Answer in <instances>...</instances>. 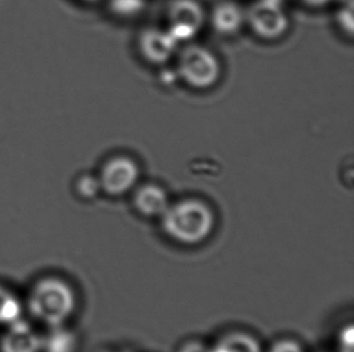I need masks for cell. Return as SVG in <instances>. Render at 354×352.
I'll list each match as a JSON object with an SVG mask.
<instances>
[{"mask_svg":"<svg viewBox=\"0 0 354 352\" xmlns=\"http://www.w3.org/2000/svg\"><path fill=\"white\" fill-rule=\"evenodd\" d=\"M115 352H129V351H115Z\"/></svg>","mask_w":354,"mask_h":352,"instance_id":"obj_22","label":"cell"},{"mask_svg":"<svg viewBox=\"0 0 354 352\" xmlns=\"http://www.w3.org/2000/svg\"><path fill=\"white\" fill-rule=\"evenodd\" d=\"M304 4L310 5V6H315V8H321V6H326V5H330L336 1L340 0H301Z\"/></svg>","mask_w":354,"mask_h":352,"instance_id":"obj_20","label":"cell"},{"mask_svg":"<svg viewBox=\"0 0 354 352\" xmlns=\"http://www.w3.org/2000/svg\"><path fill=\"white\" fill-rule=\"evenodd\" d=\"M168 30L178 43L194 38L205 23V11L196 0H173L167 10Z\"/></svg>","mask_w":354,"mask_h":352,"instance_id":"obj_5","label":"cell"},{"mask_svg":"<svg viewBox=\"0 0 354 352\" xmlns=\"http://www.w3.org/2000/svg\"><path fill=\"white\" fill-rule=\"evenodd\" d=\"M143 57L153 64H165L177 52L179 43L168 29L148 28L138 40Z\"/></svg>","mask_w":354,"mask_h":352,"instance_id":"obj_7","label":"cell"},{"mask_svg":"<svg viewBox=\"0 0 354 352\" xmlns=\"http://www.w3.org/2000/svg\"><path fill=\"white\" fill-rule=\"evenodd\" d=\"M268 352H305V350L295 339L283 338L274 342Z\"/></svg>","mask_w":354,"mask_h":352,"instance_id":"obj_17","label":"cell"},{"mask_svg":"<svg viewBox=\"0 0 354 352\" xmlns=\"http://www.w3.org/2000/svg\"><path fill=\"white\" fill-rule=\"evenodd\" d=\"M216 215L200 199H184L171 204L161 216L163 232L182 245H198L211 237L216 228Z\"/></svg>","mask_w":354,"mask_h":352,"instance_id":"obj_1","label":"cell"},{"mask_svg":"<svg viewBox=\"0 0 354 352\" xmlns=\"http://www.w3.org/2000/svg\"><path fill=\"white\" fill-rule=\"evenodd\" d=\"M336 346V352H354L353 324H347L341 329Z\"/></svg>","mask_w":354,"mask_h":352,"instance_id":"obj_16","label":"cell"},{"mask_svg":"<svg viewBox=\"0 0 354 352\" xmlns=\"http://www.w3.org/2000/svg\"><path fill=\"white\" fill-rule=\"evenodd\" d=\"M178 72L183 81L192 88L207 90L221 79V63L209 48L194 43L183 48Z\"/></svg>","mask_w":354,"mask_h":352,"instance_id":"obj_3","label":"cell"},{"mask_svg":"<svg viewBox=\"0 0 354 352\" xmlns=\"http://www.w3.org/2000/svg\"><path fill=\"white\" fill-rule=\"evenodd\" d=\"M77 195L84 199H93L102 192L101 184L98 177L93 176H82L77 184Z\"/></svg>","mask_w":354,"mask_h":352,"instance_id":"obj_14","label":"cell"},{"mask_svg":"<svg viewBox=\"0 0 354 352\" xmlns=\"http://www.w3.org/2000/svg\"><path fill=\"white\" fill-rule=\"evenodd\" d=\"M134 209L144 217L161 219L171 205L167 192L153 184L144 185L136 190L133 195Z\"/></svg>","mask_w":354,"mask_h":352,"instance_id":"obj_9","label":"cell"},{"mask_svg":"<svg viewBox=\"0 0 354 352\" xmlns=\"http://www.w3.org/2000/svg\"><path fill=\"white\" fill-rule=\"evenodd\" d=\"M111 8L119 16H134L144 8V0H111Z\"/></svg>","mask_w":354,"mask_h":352,"instance_id":"obj_15","label":"cell"},{"mask_svg":"<svg viewBox=\"0 0 354 352\" xmlns=\"http://www.w3.org/2000/svg\"><path fill=\"white\" fill-rule=\"evenodd\" d=\"M24 304L14 292L0 286V326H9L22 319Z\"/></svg>","mask_w":354,"mask_h":352,"instance_id":"obj_13","label":"cell"},{"mask_svg":"<svg viewBox=\"0 0 354 352\" xmlns=\"http://www.w3.org/2000/svg\"><path fill=\"white\" fill-rule=\"evenodd\" d=\"M250 28L259 38L276 40L283 37L289 27V19L281 0H258L245 14Z\"/></svg>","mask_w":354,"mask_h":352,"instance_id":"obj_4","label":"cell"},{"mask_svg":"<svg viewBox=\"0 0 354 352\" xmlns=\"http://www.w3.org/2000/svg\"><path fill=\"white\" fill-rule=\"evenodd\" d=\"M79 337L67 324L48 329L41 335V352H77Z\"/></svg>","mask_w":354,"mask_h":352,"instance_id":"obj_11","label":"cell"},{"mask_svg":"<svg viewBox=\"0 0 354 352\" xmlns=\"http://www.w3.org/2000/svg\"><path fill=\"white\" fill-rule=\"evenodd\" d=\"M212 352H263L258 339L245 332H230L216 340Z\"/></svg>","mask_w":354,"mask_h":352,"instance_id":"obj_12","label":"cell"},{"mask_svg":"<svg viewBox=\"0 0 354 352\" xmlns=\"http://www.w3.org/2000/svg\"><path fill=\"white\" fill-rule=\"evenodd\" d=\"M85 1H97V0H85Z\"/></svg>","mask_w":354,"mask_h":352,"instance_id":"obj_21","label":"cell"},{"mask_svg":"<svg viewBox=\"0 0 354 352\" xmlns=\"http://www.w3.org/2000/svg\"><path fill=\"white\" fill-rule=\"evenodd\" d=\"M245 21V12L242 8L232 1H223L216 5L212 12V24L216 32L231 35L242 28Z\"/></svg>","mask_w":354,"mask_h":352,"instance_id":"obj_10","label":"cell"},{"mask_svg":"<svg viewBox=\"0 0 354 352\" xmlns=\"http://www.w3.org/2000/svg\"><path fill=\"white\" fill-rule=\"evenodd\" d=\"M339 21H340L341 27L346 29L348 34L352 35L353 33V8L351 3L348 8H345L339 14Z\"/></svg>","mask_w":354,"mask_h":352,"instance_id":"obj_18","label":"cell"},{"mask_svg":"<svg viewBox=\"0 0 354 352\" xmlns=\"http://www.w3.org/2000/svg\"><path fill=\"white\" fill-rule=\"evenodd\" d=\"M0 352H41V335L32 324L19 319L5 327L0 337Z\"/></svg>","mask_w":354,"mask_h":352,"instance_id":"obj_8","label":"cell"},{"mask_svg":"<svg viewBox=\"0 0 354 352\" xmlns=\"http://www.w3.org/2000/svg\"><path fill=\"white\" fill-rule=\"evenodd\" d=\"M27 308L34 320L51 329L67 324L77 309V295L67 281L48 276L34 284Z\"/></svg>","mask_w":354,"mask_h":352,"instance_id":"obj_2","label":"cell"},{"mask_svg":"<svg viewBox=\"0 0 354 352\" xmlns=\"http://www.w3.org/2000/svg\"><path fill=\"white\" fill-rule=\"evenodd\" d=\"M178 352H212V349L211 346H208L207 344L202 343V342L192 340V342L184 344Z\"/></svg>","mask_w":354,"mask_h":352,"instance_id":"obj_19","label":"cell"},{"mask_svg":"<svg viewBox=\"0 0 354 352\" xmlns=\"http://www.w3.org/2000/svg\"><path fill=\"white\" fill-rule=\"evenodd\" d=\"M138 179V164L124 156H118L108 161L98 177L102 190L111 197L126 195L133 188Z\"/></svg>","mask_w":354,"mask_h":352,"instance_id":"obj_6","label":"cell"}]
</instances>
